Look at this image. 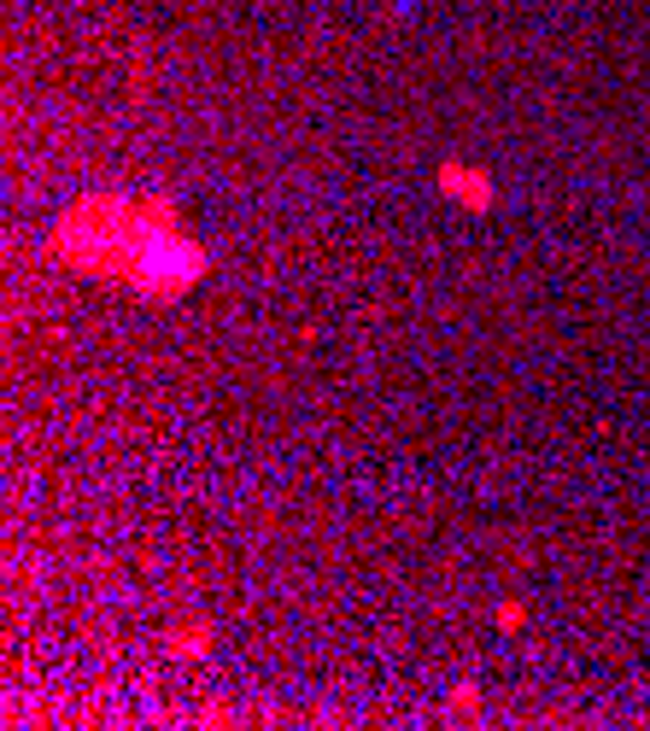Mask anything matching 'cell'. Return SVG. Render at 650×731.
I'll return each mask as SVG.
<instances>
[{"mask_svg": "<svg viewBox=\"0 0 650 731\" xmlns=\"http://www.w3.org/2000/svg\"><path fill=\"white\" fill-rule=\"evenodd\" d=\"M159 222H188L171 194H118V187H100V194H83L77 205L59 211V222L47 234V252H53V264L123 287L147 229H159Z\"/></svg>", "mask_w": 650, "mask_h": 731, "instance_id": "6da1fadb", "label": "cell"}, {"mask_svg": "<svg viewBox=\"0 0 650 731\" xmlns=\"http://www.w3.org/2000/svg\"><path fill=\"white\" fill-rule=\"evenodd\" d=\"M206 270H212V252L188 234V222H159V229H147L123 287L153 298V305H164V298H182L188 287H199Z\"/></svg>", "mask_w": 650, "mask_h": 731, "instance_id": "7a4b0ae2", "label": "cell"}, {"mask_svg": "<svg viewBox=\"0 0 650 731\" xmlns=\"http://www.w3.org/2000/svg\"><path fill=\"white\" fill-rule=\"evenodd\" d=\"M434 187L452 205H463V211H492L498 205V182L487 164H469V159H440V171H434Z\"/></svg>", "mask_w": 650, "mask_h": 731, "instance_id": "3957f363", "label": "cell"}, {"mask_svg": "<svg viewBox=\"0 0 650 731\" xmlns=\"http://www.w3.org/2000/svg\"><path fill=\"white\" fill-rule=\"evenodd\" d=\"M212 644H217L212 621H182V626L164 632V650L182 655V662H199V655H212Z\"/></svg>", "mask_w": 650, "mask_h": 731, "instance_id": "277c9868", "label": "cell"}, {"mask_svg": "<svg viewBox=\"0 0 650 731\" xmlns=\"http://www.w3.org/2000/svg\"><path fill=\"white\" fill-rule=\"evenodd\" d=\"M492 621H498V632H522L528 626V603L522 597H505V603L492 609Z\"/></svg>", "mask_w": 650, "mask_h": 731, "instance_id": "5b68a950", "label": "cell"}, {"mask_svg": "<svg viewBox=\"0 0 650 731\" xmlns=\"http://www.w3.org/2000/svg\"><path fill=\"white\" fill-rule=\"evenodd\" d=\"M445 714H480V685H457L445 697Z\"/></svg>", "mask_w": 650, "mask_h": 731, "instance_id": "8992f818", "label": "cell"}]
</instances>
